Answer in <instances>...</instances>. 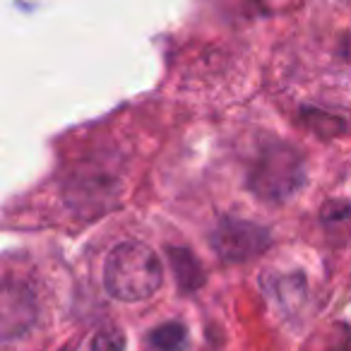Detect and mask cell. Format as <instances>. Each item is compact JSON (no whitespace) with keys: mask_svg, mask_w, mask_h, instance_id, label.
Here are the masks:
<instances>
[{"mask_svg":"<svg viewBox=\"0 0 351 351\" xmlns=\"http://www.w3.org/2000/svg\"><path fill=\"white\" fill-rule=\"evenodd\" d=\"M164 282L159 255L140 241H123L108 253L104 265V287L116 301L135 303L154 296Z\"/></svg>","mask_w":351,"mask_h":351,"instance_id":"obj_1","label":"cell"},{"mask_svg":"<svg viewBox=\"0 0 351 351\" xmlns=\"http://www.w3.org/2000/svg\"><path fill=\"white\" fill-rule=\"evenodd\" d=\"M306 183V159L289 142H265L248 171V191L265 202H287Z\"/></svg>","mask_w":351,"mask_h":351,"instance_id":"obj_2","label":"cell"},{"mask_svg":"<svg viewBox=\"0 0 351 351\" xmlns=\"http://www.w3.org/2000/svg\"><path fill=\"white\" fill-rule=\"evenodd\" d=\"M210 243L212 250L224 263H248V260L263 255L269 248L272 239H269V231L255 221L226 217L212 231Z\"/></svg>","mask_w":351,"mask_h":351,"instance_id":"obj_3","label":"cell"},{"mask_svg":"<svg viewBox=\"0 0 351 351\" xmlns=\"http://www.w3.org/2000/svg\"><path fill=\"white\" fill-rule=\"evenodd\" d=\"M0 335L5 341H12L22 337L36 320V298L25 284L15 282L12 277H5L3 282V296H0Z\"/></svg>","mask_w":351,"mask_h":351,"instance_id":"obj_4","label":"cell"},{"mask_svg":"<svg viewBox=\"0 0 351 351\" xmlns=\"http://www.w3.org/2000/svg\"><path fill=\"white\" fill-rule=\"evenodd\" d=\"M118 197V188L113 183L111 176L92 173L87 178H75L73 188L68 191V202L77 212H82L84 207H89V212H101L97 207V202H113Z\"/></svg>","mask_w":351,"mask_h":351,"instance_id":"obj_5","label":"cell"},{"mask_svg":"<svg viewBox=\"0 0 351 351\" xmlns=\"http://www.w3.org/2000/svg\"><path fill=\"white\" fill-rule=\"evenodd\" d=\"M267 293L284 308L287 313H293L303 301H306V279L301 274H272V279H265Z\"/></svg>","mask_w":351,"mask_h":351,"instance_id":"obj_6","label":"cell"},{"mask_svg":"<svg viewBox=\"0 0 351 351\" xmlns=\"http://www.w3.org/2000/svg\"><path fill=\"white\" fill-rule=\"evenodd\" d=\"M169 260L181 291H197L205 284V269L188 248H169Z\"/></svg>","mask_w":351,"mask_h":351,"instance_id":"obj_7","label":"cell"},{"mask_svg":"<svg viewBox=\"0 0 351 351\" xmlns=\"http://www.w3.org/2000/svg\"><path fill=\"white\" fill-rule=\"evenodd\" d=\"M303 123L322 140H332L346 132V121L337 113L322 111V108H303Z\"/></svg>","mask_w":351,"mask_h":351,"instance_id":"obj_8","label":"cell"},{"mask_svg":"<svg viewBox=\"0 0 351 351\" xmlns=\"http://www.w3.org/2000/svg\"><path fill=\"white\" fill-rule=\"evenodd\" d=\"M149 344L159 351H183L188 344V330L183 322L171 320L149 332Z\"/></svg>","mask_w":351,"mask_h":351,"instance_id":"obj_9","label":"cell"},{"mask_svg":"<svg viewBox=\"0 0 351 351\" xmlns=\"http://www.w3.org/2000/svg\"><path fill=\"white\" fill-rule=\"evenodd\" d=\"M89 351H125V335H123L121 327H101L94 335Z\"/></svg>","mask_w":351,"mask_h":351,"instance_id":"obj_10","label":"cell"},{"mask_svg":"<svg viewBox=\"0 0 351 351\" xmlns=\"http://www.w3.org/2000/svg\"><path fill=\"white\" fill-rule=\"evenodd\" d=\"M351 219V202L346 200H330L322 207V221L325 224H344Z\"/></svg>","mask_w":351,"mask_h":351,"instance_id":"obj_11","label":"cell"},{"mask_svg":"<svg viewBox=\"0 0 351 351\" xmlns=\"http://www.w3.org/2000/svg\"><path fill=\"white\" fill-rule=\"evenodd\" d=\"M341 53H344V58L351 63V32L346 34V39H344V49H341Z\"/></svg>","mask_w":351,"mask_h":351,"instance_id":"obj_12","label":"cell"}]
</instances>
